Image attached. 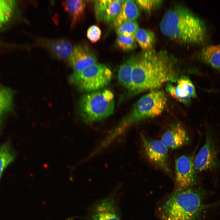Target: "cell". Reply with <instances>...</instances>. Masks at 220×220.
<instances>
[{
  "label": "cell",
  "instance_id": "10",
  "mask_svg": "<svg viewBox=\"0 0 220 220\" xmlns=\"http://www.w3.org/2000/svg\"><path fill=\"white\" fill-rule=\"evenodd\" d=\"M161 141L168 148L174 149L188 145L190 139L183 126L176 123L171 125L164 132Z\"/></svg>",
  "mask_w": 220,
  "mask_h": 220
},
{
  "label": "cell",
  "instance_id": "15",
  "mask_svg": "<svg viewBox=\"0 0 220 220\" xmlns=\"http://www.w3.org/2000/svg\"><path fill=\"white\" fill-rule=\"evenodd\" d=\"M195 57L213 68L220 69V44L204 47L197 52Z\"/></svg>",
  "mask_w": 220,
  "mask_h": 220
},
{
  "label": "cell",
  "instance_id": "2",
  "mask_svg": "<svg viewBox=\"0 0 220 220\" xmlns=\"http://www.w3.org/2000/svg\"><path fill=\"white\" fill-rule=\"evenodd\" d=\"M166 36L184 44H200L207 40V34L203 21L185 7L176 6L166 11L160 24Z\"/></svg>",
  "mask_w": 220,
  "mask_h": 220
},
{
  "label": "cell",
  "instance_id": "14",
  "mask_svg": "<svg viewBox=\"0 0 220 220\" xmlns=\"http://www.w3.org/2000/svg\"><path fill=\"white\" fill-rule=\"evenodd\" d=\"M92 218V220H120L117 206L114 200L110 198L104 199L95 206Z\"/></svg>",
  "mask_w": 220,
  "mask_h": 220
},
{
  "label": "cell",
  "instance_id": "1",
  "mask_svg": "<svg viewBox=\"0 0 220 220\" xmlns=\"http://www.w3.org/2000/svg\"><path fill=\"white\" fill-rule=\"evenodd\" d=\"M133 57L130 95L158 89L178 80L176 61L166 51L152 49Z\"/></svg>",
  "mask_w": 220,
  "mask_h": 220
},
{
  "label": "cell",
  "instance_id": "13",
  "mask_svg": "<svg viewBox=\"0 0 220 220\" xmlns=\"http://www.w3.org/2000/svg\"><path fill=\"white\" fill-rule=\"evenodd\" d=\"M70 64L75 71L79 72L90 66L97 63L95 56L83 46L77 45L74 47L68 58Z\"/></svg>",
  "mask_w": 220,
  "mask_h": 220
},
{
  "label": "cell",
  "instance_id": "17",
  "mask_svg": "<svg viewBox=\"0 0 220 220\" xmlns=\"http://www.w3.org/2000/svg\"><path fill=\"white\" fill-rule=\"evenodd\" d=\"M63 5L65 10L69 14L72 19V25L73 26L81 19L85 8V4L82 0H69L64 1Z\"/></svg>",
  "mask_w": 220,
  "mask_h": 220
},
{
  "label": "cell",
  "instance_id": "28",
  "mask_svg": "<svg viewBox=\"0 0 220 220\" xmlns=\"http://www.w3.org/2000/svg\"><path fill=\"white\" fill-rule=\"evenodd\" d=\"M137 4L142 9L150 10L159 5L161 2L160 0H136Z\"/></svg>",
  "mask_w": 220,
  "mask_h": 220
},
{
  "label": "cell",
  "instance_id": "4",
  "mask_svg": "<svg viewBox=\"0 0 220 220\" xmlns=\"http://www.w3.org/2000/svg\"><path fill=\"white\" fill-rule=\"evenodd\" d=\"M167 101L164 92L158 89L150 90L135 103L132 110L116 129L119 134L136 123L160 115Z\"/></svg>",
  "mask_w": 220,
  "mask_h": 220
},
{
  "label": "cell",
  "instance_id": "21",
  "mask_svg": "<svg viewBox=\"0 0 220 220\" xmlns=\"http://www.w3.org/2000/svg\"><path fill=\"white\" fill-rule=\"evenodd\" d=\"M13 95V92L10 89L0 86V116L12 109Z\"/></svg>",
  "mask_w": 220,
  "mask_h": 220
},
{
  "label": "cell",
  "instance_id": "18",
  "mask_svg": "<svg viewBox=\"0 0 220 220\" xmlns=\"http://www.w3.org/2000/svg\"><path fill=\"white\" fill-rule=\"evenodd\" d=\"M135 37L136 41L144 51L152 49L155 42V35L152 31L149 29L139 28Z\"/></svg>",
  "mask_w": 220,
  "mask_h": 220
},
{
  "label": "cell",
  "instance_id": "23",
  "mask_svg": "<svg viewBox=\"0 0 220 220\" xmlns=\"http://www.w3.org/2000/svg\"><path fill=\"white\" fill-rule=\"evenodd\" d=\"M166 85V90L174 98L185 104L191 102V98L185 92L178 88L168 83Z\"/></svg>",
  "mask_w": 220,
  "mask_h": 220
},
{
  "label": "cell",
  "instance_id": "7",
  "mask_svg": "<svg viewBox=\"0 0 220 220\" xmlns=\"http://www.w3.org/2000/svg\"><path fill=\"white\" fill-rule=\"evenodd\" d=\"M143 151L149 162L172 178L173 177L168 154V148L161 140L146 138L141 134Z\"/></svg>",
  "mask_w": 220,
  "mask_h": 220
},
{
  "label": "cell",
  "instance_id": "9",
  "mask_svg": "<svg viewBox=\"0 0 220 220\" xmlns=\"http://www.w3.org/2000/svg\"><path fill=\"white\" fill-rule=\"evenodd\" d=\"M218 148L213 135L207 133L204 144L194 160L195 169L198 173L212 171L217 169L219 165Z\"/></svg>",
  "mask_w": 220,
  "mask_h": 220
},
{
  "label": "cell",
  "instance_id": "11",
  "mask_svg": "<svg viewBox=\"0 0 220 220\" xmlns=\"http://www.w3.org/2000/svg\"><path fill=\"white\" fill-rule=\"evenodd\" d=\"M35 43L46 49L54 57L60 59L68 58L74 47L70 42L62 39L39 38L36 39Z\"/></svg>",
  "mask_w": 220,
  "mask_h": 220
},
{
  "label": "cell",
  "instance_id": "12",
  "mask_svg": "<svg viewBox=\"0 0 220 220\" xmlns=\"http://www.w3.org/2000/svg\"><path fill=\"white\" fill-rule=\"evenodd\" d=\"M122 5L116 0H99L94 5L95 16L98 21L113 24L121 12Z\"/></svg>",
  "mask_w": 220,
  "mask_h": 220
},
{
  "label": "cell",
  "instance_id": "26",
  "mask_svg": "<svg viewBox=\"0 0 220 220\" xmlns=\"http://www.w3.org/2000/svg\"><path fill=\"white\" fill-rule=\"evenodd\" d=\"M16 5L14 0H0V16L10 19Z\"/></svg>",
  "mask_w": 220,
  "mask_h": 220
},
{
  "label": "cell",
  "instance_id": "27",
  "mask_svg": "<svg viewBox=\"0 0 220 220\" xmlns=\"http://www.w3.org/2000/svg\"><path fill=\"white\" fill-rule=\"evenodd\" d=\"M101 32L99 28L96 25L90 26L87 31L86 36L92 43H95L100 38Z\"/></svg>",
  "mask_w": 220,
  "mask_h": 220
},
{
  "label": "cell",
  "instance_id": "3",
  "mask_svg": "<svg viewBox=\"0 0 220 220\" xmlns=\"http://www.w3.org/2000/svg\"><path fill=\"white\" fill-rule=\"evenodd\" d=\"M206 196L200 188L174 191L159 207V215L163 220H202L211 206L205 203Z\"/></svg>",
  "mask_w": 220,
  "mask_h": 220
},
{
  "label": "cell",
  "instance_id": "16",
  "mask_svg": "<svg viewBox=\"0 0 220 220\" xmlns=\"http://www.w3.org/2000/svg\"><path fill=\"white\" fill-rule=\"evenodd\" d=\"M140 15L136 2L133 0H125L122 5L121 12L113 24L116 28L126 21L136 20Z\"/></svg>",
  "mask_w": 220,
  "mask_h": 220
},
{
  "label": "cell",
  "instance_id": "8",
  "mask_svg": "<svg viewBox=\"0 0 220 220\" xmlns=\"http://www.w3.org/2000/svg\"><path fill=\"white\" fill-rule=\"evenodd\" d=\"M194 157L183 155L175 160L174 191L192 188L198 181L197 172L194 166Z\"/></svg>",
  "mask_w": 220,
  "mask_h": 220
},
{
  "label": "cell",
  "instance_id": "22",
  "mask_svg": "<svg viewBox=\"0 0 220 220\" xmlns=\"http://www.w3.org/2000/svg\"><path fill=\"white\" fill-rule=\"evenodd\" d=\"M115 28L118 35L125 36H134L139 28L138 24L136 20L126 21Z\"/></svg>",
  "mask_w": 220,
  "mask_h": 220
},
{
  "label": "cell",
  "instance_id": "6",
  "mask_svg": "<svg viewBox=\"0 0 220 220\" xmlns=\"http://www.w3.org/2000/svg\"><path fill=\"white\" fill-rule=\"evenodd\" d=\"M72 76V81L80 89L89 93L106 86L111 80L112 73L105 65L97 63L81 72H74Z\"/></svg>",
  "mask_w": 220,
  "mask_h": 220
},
{
  "label": "cell",
  "instance_id": "20",
  "mask_svg": "<svg viewBox=\"0 0 220 220\" xmlns=\"http://www.w3.org/2000/svg\"><path fill=\"white\" fill-rule=\"evenodd\" d=\"M16 157V154L10 145L5 143L0 146V181L3 172Z\"/></svg>",
  "mask_w": 220,
  "mask_h": 220
},
{
  "label": "cell",
  "instance_id": "19",
  "mask_svg": "<svg viewBox=\"0 0 220 220\" xmlns=\"http://www.w3.org/2000/svg\"><path fill=\"white\" fill-rule=\"evenodd\" d=\"M133 61L134 57H132L121 64L118 70L119 82L123 86L128 90L131 84Z\"/></svg>",
  "mask_w": 220,
  "mask_h": 220
},
{
  "label": "cell",
  "instance_id": "5",
  "mask_svg": "<svg viewBox=\"0 0 220 220\" xmlns=\"http://www.w3.org/2000/svg\"><path fill=\"white\" fill-rule=\"evenodd\" d=\"M79 105L84 122L89 124L98 122L113 113L115 106L114 94L108 89L89 92L81 98Z\"/></svg>",
  "mask_w": 220,
  "mask_h": 220
},
{
  "label": "cell",
  "instance_id": "25",
  "mask_svg": "<svg viewBox=\"0 0 220 220\" xmlns=\"http://www.w3.org/2000/svg\"><path fill=\"white\" fill-rule=\"evenodd\" d=\"M116 42L118 46L124 51L134 50L137 46L135 35L125 36L119 35L117 37Z\"/></svg>",
  "mask_w": 220,
  "mask_h": 220
},
{
  "label": "cell",
  "instance_id": "24",
  "mask_svg": "<svg viewBox=\"0 0 220 220\" xmlns=\"http://www.w3.org/2000/svg\"><path fill=\"white\" fill-rule=\"evenodd\" d=\"M177 81V86L186 93L191 98L196 97V94L194 86L188 77L182 76L178 79Z\"/></svg>",
  "mask_w": 220,
  "mask_h": 220
},
{
  "label": "cell",
  "instance_id": "29",
  "mask_svg": "<svg viewBox=\"0 0 220 220\" xmlns=\"http://www.w3.org/2000/svg\"><path fill=\"white\" fill-rule=\"evenodd\" d=\"M117 2L121 4V5L125 2L124 0H116Z\"/></svg>",
  "mask_w": 220,
  "mask_h": 220
}]
</instances>
